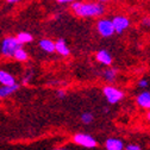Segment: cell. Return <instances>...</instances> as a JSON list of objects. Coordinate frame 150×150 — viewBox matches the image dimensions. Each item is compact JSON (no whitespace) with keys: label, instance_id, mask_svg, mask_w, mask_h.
<instances>
[{"label":"cell","instance_id":"6da1fadb","mask_svg":"<svg viewBox=\"0 0 150 150\" xmlns=\"http://www.w3.org/2000/svg\"><path fill=\"white\" fill-rule=\"evenodd\" d=\"M70 7L73 12L78 17L82 18H92V17H100L105 13V7L101 3H91V1H74L70 3Z\"/></svg>","mask_w":150,"mask_h":150},{"label":"cell","instance_id":"7a4b0ae2","mask_svg":"<svg viewBox=\"0 0 150 150\" xmlns=\"http://www.w3.org/2000/svg\"><path fill=\"white\" fill-rule=\"evenodd\" d=\"M21 47H22V44L18 42V40L16 37H8V38H5L3 41L1 52L5 56H13V52Z\"/></svg>","mask_w":150,"mask_h":150},{"label":"cell","instance_id":"3957f363","mask_svg":"<svg viewBox=\"0 0 150 150\" xmlns=\"http://www.w3.org/2000/svg\"><path fill=\"white\" fill-rule=\"evenodd\" d=\"M97 29H98V32L100 33V36H103V37H111L115 33V28H113V24H112V21L105 19V18L99 19V22L97 24Z\"/></svg>","mask_w":150,"mask_h":150},{"label":"cell","instance_id":"277c9868","mask_svg":"<svg viewBox=\"0 0 150 150\" xmlns=\"http://www.w3.org/2000/svg\"><path fill=\"white\" fill-rule=\"evenodd\" d=\"M104 94L110 104H116L124 97V93L122 91H119L115 87H110V86L104 88Z\"/></svg>","mask_w":150,"mask_h":150},{"label":"cell","instance_id":"5b68a950","mask_svg":"<svg viewBox=\"0 0 150 150\" xmlns=\"http://www.w3.org/2000/svg\"><path fill=\"white\" fill-rule=\"evenodd\" d=\"M112 24H113V28H115V32L122 33L130 26V21L125 16H116L112 19Z\"/></svg>","mask_w":150,"mask_h":150},{"label":"cell","instance_id":"8992f818","mask_svg":"<svg viewBox=\"0 0 150 150\" xmlns=\"http://www.w3.org/2000/svg\"><path fill=\"white\" fill-rule=\"evenodd\" d=\"M74 142L82 145L85 148H94L97 146V141L89 135H83V134H78L74 136Z\"/></svg>","mask_w":150,"mask_h":150},{"label":"cell","instance_id":"52a82bcc","mask_svg":"<svg viewBox=\"0 0 150 150\" xmlns=\"http://www.w3.org/2000/svg\"><path fill=\"white\" fill-rule=\"evenodd\" d=\"M107 150H124V143L118 138H108L105 143Z\"/></svg>","mask_w":150,"mask_h":150},{"label":"cell","instance_id":"ba28073f","mask_svg":"<svg viewBox=\"0 0 150 150\" xmlns=\"http://www.w3.org/2000/svg\"><path fill=\"white\" fill-rule=\"evenodd\" d=\"M55 50L62 56H68L70 54V50L64 40H57L55 42Z\"/></svg>","mask_w":150,"mask_h":150},{"label":"cell","instance_id":"9c48e42d","mask_svg":"<svg viewBox=\"0 0 150 150\" xmlns=\"http://www.w3.org/2000/svg\"><path fill=\"white\" fill-rule=\"evenodd\" d=\"M97 60L100 63L106 64V66L112 64V56H111V54L107 50H100V51H98L97 52Z\"/></svg>","mask_w":150,"mask_h":150},{"label":"cell","instance_id":"30bf717a","mask_svg":"<svg viewBox=\"0 0 150 150\" xmlns=\"http://www.w3.org/2000/svg\"><path fill=\"white\" fill-rule=\"evenodd\" d=\"M137 104L144 108H150V92H143L137 97Z\"/></svg>","mask_w":150,"mask_h":150},{"label":"cell","instance_id":"8fae6325","mask_svg":"<svg viewBox=\"0 0 150 150\" xmlns=\"http://www.w3.org/2000/svg\"><path fill=\"white\" fill-rule=\"evenodd\" d=\"M0 83H3L4 86H12L16 83L14 78L7 71L0 70Z\"/></svg>","mask_w":150,"mask_h":150},{"label":"cell","instance_id":"7c38bea8","mask_svg":"<svg viewBox=\"0 0 150 150\" xmlns=\"http://www.w3.org/2000/svg\"><path fill=\"white\" fill-rule=\"evenodd\" d=\"M19 89V86L18 85H12V86H4L0 87V98H5L7 96H11L12 93H14L16 91Z\"/></svg>","mask_w":150,"mask_h":150},{"label":"cell","instance_id":"4fadbf2b","mask_svg":"<svg viewBox=\"0 0 150 150\" xmlns=\"http://www.w3.org/2000/svg\"><path fill=\"white\" fill-rule=\"evenodd\" d=\"M40 47L45 52H54L55 51V43L50 40H47V38L40 41Z\"/></svg>","mask_w":150,"mask_h":150},{"label":"cell","instance_id":"5bb4252c","mask_svg":"<svg viewBox=\"0 0 150 150\" xmlns=\"http://www.w3.org/2000/svg\"><path fill=\"white\" fill-rule=\"evenodd\" d=\"M16 38L18 40V42H19L21 44H24V43H30L33 40V37L29 32H21V33L17 35Z\"/></svg>","mask_w":150,"mask_h":150},{"label":"cell","instance_id":"9a60e30c","mask_svg":"<svg viewBox=\"0 0 150 150\" xmlns=\"http://www.w3.org/2000/svg\"><path fill=\"white\" fill-rule=\"evenodd\" d=\"M13 57H14L16 60H18V61H26L29 56H28V52H26L25 50H23L22 47H21V48H18V49L13 52Z\"/></svg>","mask_w":150,"mask_h":150},{"label":"cell","instance_id":"2e32d148","mask_svg":"<svg viewBox=\"0 0 150 150\" xmlns=\"http://www.w3.org/2000/svg\"><path fill=\"white\" fill-rule=\"evenodd\" d=\"M117 73H118L117 69H107V70H105V73H104V78H105L107 81L112 82V81L116 79Z\"/></svg>","mask_w":150,"mask_h":150},{"label":"cell","instance_id":"e0dca14e","mask_svg":"<svg viewBox=\"0 0 150 150\" xmlns=\"http://www.w3.org/2000/svg\"><path fill=\"white\" fill-rule=\"evenodd\" d=\"M81 120L85 123V124H89L93 122V115L89 113V112H85V113L81 116Z\"/></svg>","mask_w":150,"mask_h":150},{"label":"cell","instance_id":"ac0fdd59","mask_svg":"<svg viewBox=\"0 0 150 150\" xmlns=\"http://www.w3.org/2000/svg\"><path fill=\"white\" fill-rule=\"evenodd\" d=\"M125 150H142L139 145H136V144H131V145H127L125 148Z\"/></svg>","mask_w":150,"mask_h":150},{"label":"cell","instance_id":"d6986e66","mask_svg":"<svg viewBox=\"0 0 150 150\" xmlns=\"http://www.w3.org/2000/svg\"><path fill=\"white\" fill-rule=\"evenodd\" d=\"M138 86H139V87H142V88H145V87H148V81H146L145 79H143V80H139V82H138Z\"/></svg>","mask_w":150,"mask_h":150},{"label":"cell","instance_id":"ffe728a7","mask_svg":"<svg viewBox=\"0 0 150 150\" xmlns=\"http://www.w3.org/2000/svg\"><path fill=\"white\" fill-rule=\"evenodd\" d=\"M142 23H143V25H145V26H149V28H150V17H145Z\"/></svg>","mask_w":150,"mask_h":150},{"label":"cell","instance_id":"44dd1931","mask_svg":"<svg viewBox=\"0 0 150 150\" xmlns=\"http://www.w3.org/2000/svg\"><path fill=\"white\" fill-rule=\"evenodd\" d=\"M64 96H66V92L64 91H62V89L57 91V97L59 98H64Z\"/></svg>","mask_w":150,"mask_h":150},{"label":"cell","instance_id":"7402d4cb","mask_svg":"<svg viewBox=\"0 0 150 150\" xmlns=\"http://www.w3.org/2000/svg\"><path fill=\"white\" fill-rule=\"evenodd\" d=\"M30 79H31V74H29L26 78H24V79H23V85H28V83H29V81H30Z\"/></svg>","mask_w":150,"mask_h":150},{"label":"cell","instance_id":"603a6c76","mask_svg":"<svg viewBox=\"0 0 150 150\" xmlns=\"http://www.w3.org/2000/svg\"><path fill=\"white\" fill-rule=\"evenodd\" d=\"M74 0H57V3L60 4H69V3H73Z\"/></svg>","mask_w":150,"mask_h":150},{"label":"cell","instance_id":"cb8c5ba5","mask_svg":"<svg viewBox=\"0 0 150 150\" xmlns=\"http://www.w3.org/2000/svg\"><path fill=\"white\" fill-rule=\"evenodd\" d=\"M7 3H10V4H14V3H18V1H21V0H6Z\"/></svg>","mask_w":150,"mask_h":150},{"label":"cell","instance_id":"d4e9b609","mask_svg":"<svg viewBox=\"0 0 150 150\" xmlns=\"http://www.w3.org/2000/svg\"><path fill=\"white\" fill-rule=\"evenodd\" d=\"M99 3H101V4H104V3H107V1H110V0H98Z\"/></svg>","mask_w":150,"mask_h":150},{"label":"cell","instance_id":"484cf974","mask_svg":"<svg viewBox=\"0 0 150 150\" xmlns=\"http://www.w3.org/2000/svg\"><path fill=\"white\" fill-rule=\"evenodd\" d=\"M148 119L150 120V112H149V113H148Z\"/></svg>","mask_w":150,"mask_h":150},{"label":"cell","instance_id":"4316f807","mask_svg":"<svg viewBox=\"0 0 150 150\" xmlns=\"http://www.w3.org/2000/svg\"><path fill=\"white\" fill-rule=\"evenodd\" d=\"M56 150H67V149H56Z\"/></svg>","mask_w":150,"mask_h":150}]
</instances>
